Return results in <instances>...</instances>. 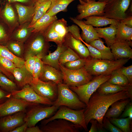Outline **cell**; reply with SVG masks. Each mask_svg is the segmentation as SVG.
I'll list each match as a JSON object with an SVG mask.
<instances>
[{
    "label": "cell",
    "instance_id": "cell-1",
    "mask_svg": "<svg viewBox=\"0 0 132 132\" xmlns=\"http://www.w3.org/2000/svg\"><path fill=\"white\" fill-rule=\"evenodd\" d=\"M132 91H123L103 94L96 91L91 96L88 105L85 109L84 114L87 126L91 119L96 120L102 125L104 117L112 104L117 101L128 98L132 99Z\"/></svg>",
    "mask_w": 132,
    "mask_h": 132
},
{
    "label": "cell",
    "instance_id": "cell-2",
    "mask_svg": "<svg viewBox=\"0 0 132 132\" xmlns=\"http://www.w3.org/2000/svg\"><path fill=\"white\" fill-rule=\"evenodd\" d=\"M130 59H100L90 57L84 67L87 71L92 76L110 75L114 71L123 66Z\"/></svg>",
    "mask_w": 132,
    "mask_h": 132
},
{
    "label": "cell",
    "instance_id": "cell-3",
    "mask_svg": "<svg viewBox=\"0 0 132 132\" xmlns=\"http://www.w3.org/2000/svg\"><path fill=\"white\" fill-rule=\"evenodd\" d=\"M58 95L52 105L60 107L66 106L71 109L78 110L85 108L86 105L80 100L76 94L69 86L63 83L57 84Z\"/></svg>",
    "mask_w": 132,
    "mask_h": 132
},
{
    "label": "cell",
    "instance_id": "cell-4",
    "mask_svg": "<svg viewBox=\"0 0 132 132\" xmlns=\"http://www.w3.org/2000/svg\"><path fill=\"white\" fill-rule=\"evenodd\" d=\"M85 109L76 110L65 106H61L52 116L42 121V125L55 119H61L66 120L74 124L80 126L85 131H88L84 114Z\"/></svg>",
    "mask_w": 132,
    "mask_h": 132
},
{
    "label": "cell",
    "instance_id": "cell-5",
    "mask_svg": "<svg viewBox=\"0 0 132 132\" xmlns=\"http://www.w3.org/2000/svg\"><path fill=\"white\" fill-rule=\"evenodd\" d=\"M31 39L25 46L23 58L25 60L30 56L37 57L41 59L48 52L50 45L43 33H33Z\"/></svg>",
    "mask_w": 132,
    "mask_h": 132
},
{
    "label": "cell",
    "instance_id": "cell-6",
    "mask_svg": "<svg viewBox=\"0 0 132 132\" xmlns=\"http://www.w3.org/2000/svg\"><path fill=\"white\" fill-rule=\"evenodd\" d=\"M111 75H101L93 77L89 82L78 86H69L75 92L79 99L87 106L92 95L103 83L107 81L111 77Z\"/></svg>",
    "mask_w": 132,
    "mask_h": 132
},
{
    "label": "cell",
    "instance_id": "cell-7",
    "mask_svg": "<svg viewBox=\"0 0 132 132\" xmlns=\"http://www.w3.org/2000/svg\"><path fill=\"white\" fill-rule=\"evenodd\" d=\"M60 70L63 76V83L69 86H78L90 81L93 76L89 73L84 66L76 70L67 68L59 64Z\"/></svg>",
    "mask_w": 132,
    "mask_h": 132
},
{
    "label": "cell",
    "instance_id": "cell-8",
    "mask_svg": "<svg viewBox=\"0 0 132 132\" xmlns=\"http://www.w3.org/2000/svg\"><path fill=\"white\" fill-rule=\"evenodd\" d=\"M67 22L63 18L54 22L43 33L46 41L54 42L57 45L63 44L68 32Z\"/></svg>",
    "mask_w": 132,
    "mask_h": 132
},
{
    "label": "cell",
    "instance_id": "cell-9",
    "mask_svg": "<svg viewBox=\"0 0 132 132\" xmlns=\"http://www.w3.org/2000/svg\"><path fill=\"white\" fill-rule=\"evenodd\" d=\"M59 107L54 105L43 106L39 104L34 106L26 113L25 122L28 127L35 126L39 121L53 116Z\"/></svg>",
    "mask_w": 132,
    "mask_h": 132
},
{
    "label": "cell",
    "instance_id": "cell-10",
    "mask_svg": "<svg viewBox=\"0 0 132 132\" xmlns=\"http://www.w3.org/2000/svg\"><path fill=\"white\" fill-rule=\"evenodd\" d=\"M131 0H111L107 3L103 16L121 21L128 16L126 11Z\"/></svg>",
    "mask_w": 132,
    "mask_h": 132
},
{
    "label": "cell",
    "instance_id": "cell-11",
    "mask_svg": "<svg viewBox=\"0 0 132 132\" xmlns=\"http://www.w3.org/2000/svg\"><path fill=\"white\" fill-rule=\"evenodd\" d=\"M40 96L53 102L58 95L57 84L52 82H44L39 79H33L29 84Z\"/></svg>",
    "mask_w": 132,
    "mask_h": 132
},
{
    "label": "cell",
    "instance_id": "cell-12",
    "mask_svg": "<svg viewBox=\"0 0 132 132\" xmlns=\"http://www.w3.org/2000/svg\"><path fill=\"white\" fill-rule=\"evenodd\" d=\"M38 104H39L28 102L12 96L0 104V117L18 112H25L27 107Z\"/></svg>",
    "mask_w": 132,
    "mask_h": 132
},
{
    "label": "cell",
    "instance_id": "cell-13",
    "mask_svg": "<svg viewBox=\"0 0 132 132\" xmlns=\"http://www.w3.org/2000/svg\"><path fill=\"white\" fill-rule=\"evenodd\" d=\"M107 2L96 1L92 0L87 2H83L78 4L77 8L79 14L75 18L81 20L86 17L91 15L103 16L104 9Z\"/></svg>",
    "mask_w": 132,
    "mask_h": 132
},
{
    "label": "cell",
    "instance_id": "cell-14",
    "mask_svg": "<svg viewBox=\"0 0 132 132\" xmlns=\"http://www.w3.org/2000/svg\"><path fill=\"white\" fill-rule=\"evenodd\" d=\"M11 94L12 97L28 102L50 106L52 105L53 102L39 95L29 84L26 85L21 90L13 91Z\"/></svg>",
    "mask_w": 132,
    "mask_h": 132
},
{
    "label": "cell",
    "instance_id": "cell-15",
    "mask_svg": "<svg viewBox=\"0 0 132 132\" xmlns=\"http://www.w3.org/2000/svg\"><path fill=\"white\" fill-rule=\"evenodd\" d=\"M80 126L66 120L55 119L40 127L42 132H78Z\"/></svg>",
    "mask_w": 132,
    "mask_h": 132
},
{
    "label": "cell",
    "instance_id": "cell-16",
    "mask_svg": "<svg viewBox=\"0 0 132 132\" xmlns=\"http://www.w3.org/2000/svg\"><path fill=\"white\" fill-rule=\"evenodd\" d=\"M25 112L20 111L0 117V132H11L25 122Z\"/></svg>",
    "mask_w": 132,
    "mask_h": 132
},
{
    "label": "cell",
    "instance_id": "cell-17",
    "mask_svg": "<svg viewBox=\"0 0 132 132\" xmlns=\"http://www.w3.org/2000/svg\"><path fill=\"white\" fill-rule=\"evenodd\" d=\"M132 41H115L110 47L115 60L132 59Z\"/></svg>",
    "mask_w": 132,
    "mask_h": 132
},
{
    "label": "cell",
    "instance_id": "cell-18",
    "mask_svg": "<svg viewBox=\"0 0 132 132\" xmlns=\"http://www.w3.org/2000/svg\"><path fill=\"white\" fill-rule=\"evenodd\" d=\"M63 44L74 51L81 58H87L90 57L87 47L80 40L74 37L69 32L66 36Z\"/></svg>",
    "mask_w": 132,
    "mask_h": 132
},
{
    "label": "cell",
    "instance_id": "cell-19",
    "mask_svg": "<svg viewBox=\"0 0 132 132\" xmlns=\"http://www.w3.org/2000/svg\"><path fill=\"white\" fill-rule=\"evenodd\" d=\"M70 19L81 29L82 31L80 35L81 37L86 43L89 44L93 41L101 38L92 25L86 24L83 21L77 20L75 18L71 17Z\"/></svg>",
    "mask_w": 132,
    "mask_h": 132
},
{
    "label": "cell",
    "instance_id": "cell-20",
    "mask_svg": "<svg viewBox=\"0 0 132 132\" xmlns=\"http://www.w3.org/2000/svg\"><path fill=\"white\" fill-rule=\"evenodd\" d=\"M39 79L44 82H52L57 84L63 82V74L60 70L44 64Z\"/></svg>",
    "mask_w": 132,
    "mask_h": 132
},
{
    "label": "cell",
    "instance_id": "cell-21",
    "mask_svg": "<svg viewBox=\"0 0 132 132\" xmlns=\"http://www.w3.org/2000/svg\"><path fill=\"white\" fill-rule=\"evenodd\" d=\"M12 74L17 86L22 88L30 84L33 79L32 75L26 69L24 65L21 67H15Z\"/></svg>",
    "mask_w": 132,
    "mask_h": 132
},
{
    "label": "cell",
    "instance_id": "cell-22",
    "mask_svg": "<svg viewBox=\"0 0 132 132\" xmlns=\"http://www.w3.org/2000/svg\"><path fill=\"white\" fill-rule=\"evenodd\" d=\"M67 48L63 44L57 45V49L54 52L52 53H49L48 54L43 56L41 59L44 64L60 70L59 59L61 54Z\"/></svg>",
    "mask_w": 132,
    "mask_h": 132
},
{
    "label": "cell",
    "instance_id": "cell-23",
    "mask_svg": "<svg viewBox=\"0 0 132 132\" xmlns=\"http://www.w3.org/2000/svg\"><path fill=\"white\" fill-rule=\"evenodd\" d=\"M57 19L56 15L51 16L46 12L29 28L32 29V33H43L51 24Z\"/></svg>",
    "mask_w": 132,
    "mask_h": 132
},
{
    "label": "cell",
    "instance_id": "cell-24",
    "mask_svg": "<svg viewBox=\"0 0 132 132\" xmlns=\"http://www.w3.org/2000/svg\"><path fill=\"white\" fill-rule=\"evenodd\" d=\"M14 4L18 14L19 22L21 24L33 18L35 12L34 5L27 6L20 3L15 2Z\"/></svg>",
    "mask_w": 132,
    "mask_h": 132
},
{
    "label": "cell",
    "instance_id": "cell-25",
    "mask_svg": "<svg viewBox=\"0 0 132 132\" xmlns=\"http://www.w3.org/2000/svg\"><path fill=\"white\" fill-rule=\"evenodd\" d=\"M94 28L101 38L104 39L108 47H110L115 41L117 25L111 24L108 27L104 28L96 27Z\"/></svg>",
    "mask_w": 132,
    "mask_h": 132
},
{
    "label": "cell",
    "instance_id": "cell-26",
    "mask_svg": "<svg viewBox=\"0 0 132 132\" xmlns=\"http://www.w3.org/2000/svg\"><path fill=\"white\" fill-rule=\"evenodd\" d=\"M86 20L83 21L86 24L96 27H102L109 24L117 25L120 22L118 20L109 18L104 16L91 15L84 18Z\"/></svg>",
    "mask_w": 132,
    "mask_h": 132
},
{
    "label": "cell",
    "instance_id": "cell-27",
    "mask_svg": "<svg viewBox=\"0 0 132 132\" xmlns=\"http://www.w3.org/2000/svg\"><path fill=\"white\" fill-rule=\"evenodd\" d=\"M131 99L130 98H128L114 102L111 106L110 108L108 110L104 117L107 118H117L121 114Z\"/></svg>",
    "mask_w": 132,
    "mask_h": 132
},
{
    "label": "cell",
    "instance_id": "cell-28",
    "mask_svg": "<svg viewBox=\"0 0 132 132\" xmlns=\"http://www.w3.org/2000/svg\"><path fill=\"white\" fill-rule=\"evenodd\" d=\"M123 91H132V86H121L106 81L101 84L96 90L99 93L103 94L114 93Z\"/></svg>",
    "mask_w": 132,
    "mask_h": 132
},
{
    "label": "cell",
    "instance_id": "cell-29",
    "mask_svg": "<svg viewBox=\"0 0 132 132\" xmlns=\"http://www.w3.org/2000/svg\"><path fill=\"white\" fill-rule=\"evenodd\" d=\"M75 0H51L50 7L46 12L51 16H53L60 12H66L67 11L69 5Z\"/></svg>",
    "mask_w": 132,
    "mask_h": 132
},
{
    "label": "cell",
    "instance_id": "cell-30",
    "mask_svg": "<svg viewBox=\"0 0 132 132\" xmlns=\"http://www.w3.org/2000/svg\"><path fill=\"white\" fill-rule=\"evenodd\" d=\"M51 3V0H47L34 5V14L28 28L33 24L46 13L50 7Z\"/></svg>",
    "mask_w": 132,
    "mask_h": 132
},
{
    "label": "cell",
    "instance_id": "cell-31",
    "mask_svg": "<svg viewBox=\"0 0 132 132\" xmlns=\"http://www.w3.org/2000/svg\"><path fill=\"white\" fill-rule=\"evenodd\" d=\"M117 25L115 41H132V27H129L120 22Z\"/></svg>",
    "mask_w": 132,
    "mask_h": 132
},
{
    "label": "cell",
    "instance_id": "cell-32",
    "mask_svg": "<svg viewBox=\"0 0 132 132\" xmlns=\"http://www.w3.org/2000/svg\"><path fill=\"white\" fill-rule=\"evenodd\" d=\"M0 56L11 61L16 67H21L24 65L25 60L24 59L15 55L6 46L0 45Z\"/></svg>",
    "mask_w": 132,
    "mask_h": 132
},
{
    "label": "cell",
    "instance_id": "cell-33",
    "mask_svg": "<svg viewBox=\"0 0 132 132\" xmlns=\"http://www.w3.org/2000/svg\"><path fill=\"white\" fill-rule=\"evenodd\" d=\"M80 41L88 48L91 57L98 59L115 60L112 53H106L99 50L85 43L82 39Z\"/></svg>",
    "mask_w": 132,
    "mask_h": 132
},
{
    "label": "cell",
    "instance_id": "cell-34",
    "mask_svg": "<svg viewBox=\"0 0 132 132\" xmlns=\"http://www.w3.org/2000/svg\"><path fill=\"white\" fill-rule=\"evenodd\" d=\"M110 83L123 86H130L127 78L124 75L115 70L111 74V76L107 81Z\"/></svg>",
    "mask_w": 132,
    "mask_h": 132
},
{
    "label": "cell",
    "instance_id": "cell-35",
    "mask_svg": "<svg viewBox=\"0 0 132 132\" xmlns=\"http://www.w3.org/2000/svg\"><path fill=\"white\" fill-rule=\"evenodd\" d=\"M107 118L112 124L120 129L122 132H131L130 125L132 119L129 117H127L121 118Z\"/></svg>",
    "mask_w": 132,
    "mask_h": 132
},
{
    "label": "cell",
    "instance_id": "cell-36",
    "mask_svg": "<svg viewBox=\"0 0 132 132\" xmlns=\"http://www.w3.org/2000/svg\"><path fill=\"white\" fill-rule=\"evenodd\" d=\"M81 57L74 51L69 47L65 50L61 54L59 59L60 64L63 65L66 63L72 61Z\"/></svg>",
    "mask_w": 132,
    "mask_h": 132
},
{
    "label": "cell",
    "instance_id": "cell-37",
    "mask_svg": "<svg viewBox=\"0 0 132 132\" xmlns=\"http://www.w3.org/2000/svg\"><path fill=\"white\" fill-rule=\"evenodd\" d=\"M23 43L13 40L8 43L6 47L15 55L23 58L24 47Z\"/></svg>",
    "mask_w": 132,
    "mask_h": 132
},
{
    "label": "cell",
    "instance_id": "cell-38",
    "mask_svg": "<svg viewBox=\"0 0 132 132\" xmlns=\"http://www.w3.org/2000/svg\"><path fill=\"white\" fill-rule=\"evenodd\" d=\"M0 87L4 90L10 93L17 90V86L13 81L0 72Z\"/></svg>",
    "mask_w": 132,
    "mask_h": 132
},
{
    "label": "cell",
    "instance_id": "cell-39",
    "mask_svg": "<svg viewBox=\"0 0 132 132\" xmlns=\"http://www.w3.org/2000/svg\"><path fill=\"white\" fill-rule=\"evenodd\" d=\"M28 27L24 26L18 29L13 35V40L22 43L26 40L30 33V28Z\"/></svg>",
    "mask_w": 132,
    "mask_h": 132
},
{
    "label": "cell",
    "instance_id": "cell-40",
    "mask_svg": "<svg viewBox=\"0 0 132 132\" xmlns=\"http://www.w3.org/2000/svg\"><path fill=\"white\" fill-rule=\"evenodd\" d=\"M0 66L8 72L9 78L12 81L14 78L12 73L16 67L14 64L9 60L0 56Z\"/></svg>",
    "mask_w": 132,
    "mask_h": 132
},
{
    "label": "cell",
    "instance_id": "cell-41",
    "mask_svg": "<svg viewBox=\"0 0 132 132\" xmlns=\"http://www.w3.org/2000/svg\"><path fill=\"white\" fill-rule=\"evenodd\" d=\"M89 57L87 58H80L76 60L66 63L63 66L71 70H77L85 66Z\"/></svg>",
    "mask_w": 132,
    "mask_h": 132
},
{
    "label": "cell",
    "instance_id": "cell-42",
    "mask_svg": "<svg viewBox=\"0 0 132 132\" xmlns=\"http://www.w3.org/2000/svg\"><path fill=\"white\" fill-rule=\"evenodd\" d=\"M11 4L7 3L5 6L3 13L5 18L7 21L12 23L15 22L16 18Z\"/></svg>",
    "mask_w": 132,
    "mask_h": 132
},
{
    "label": "cell",
    "instance_id": "cell-43",
    "mask_svg": "<svg viewBox=\"0 0 132 132\" xmlns=\"http://www.w3.org/2000/svg\"><path fill=\"white\" fill-rule=\"evenodd\" d=\"M44 65V63L41 59L35 56V62L33 74V79H39L42 71Z\"/></svg>",
    "mask_w": 132,
    "mask_h": 132
},
{
    "label": "cell",
    "instance_id": "cell-44",
    "mask_svg": "<svg viewBox=\"0 0 132 132\" xmlns=\"http://www.w3.org/2000/svg\"><path fill=\"white\" fill-rule=\"evenodd\" d=\"M89 44L100 51L112 53L110 47L106 46L104 44V42L100 39L94 40Z\"/></svg>",
    "mask_w": 132,
    "mask_h": 132
},
{
    "label": "cell",
    "instance_id": "cell-45",
    "mask_svg": "<svg viewBox=\"0 0 132 132\" xmlns=\"http://www.w3.org/2000/svg\"><path fill=\"white\" fill-rule=\"evenodd\" d=\"M125 76L128 79L130 84L132 85V65L127 66H123L115 70Z\"/></svg>",
    "mask_w": 132,
    "mask_h": 132
},
{
    "label": "cell",
    "instance_id": "cell-46",
    "mask_svg": "<svg viewBox=\"0 0 132 132\" xmlns=\"http://www.w3.org/2000/svg\"><path fill=\"white\" fill-rule=\"evenodd\" d=\"M102 125L104 128L111 132H123L120 129L112 124L107 118L103 117Z\"/></svg>",
    "mask_w": 132,
    "mask_h": 132
},
{
    "label": "cell",
    "instance_id": "cell-47",
    "mask_svg": "<svg viewBox=\"0 0 132 132\" xmlns=\"http://www.w3.org/2000/svg\"><path fill=\"white\" fill-rule=\"evenodd\" d=\"M89 122L91 123V126L89 132H105L102 125L99 123L95 119L91 120Z\"/></svg>",
    "mask_w": 132,
    "mask_h": 132
},
{
    "label": "cell",
    "instance_id": "cell-48",
    "mask_svg": "<svg viewBox=\"0 0 132 132\" xmlns=\"http://www.w3.org/2000/svg\"><path fill=\"white\" fill-rule=\"evenodd\" d=\"M35 62V56H30L25 60L24 65L26 69L33 75Z\"/></svg>",
    "mask_w": 132,
    "mask_h": 132
},
{
    "label": "cell",
    "instance_id": "cell-49",
    "mask_svg": "<svg viewBox=\"0 0 132 132\" xmlns=\"http://www.w3.org/2000/svg\"><path fill=\"white\" fill-rule=\"evenodd\" d=\"M68 32L75 38L80 40L82 39L80 33V29L76 25H72L68 26Z\"/></svg>",
    "mask_w": 132,
    "mask_h": 132
},
{
    "label": "cell",
    "instance_id": "cell-50",
    "mask_svg": "<svg viewBox=\"0 0 132 132\" xmlns=\"http://www.w3.org/2000/svg\"><path fill=\"white\" fill-rule=\"evenodd\" d=\"M129 103L126 107L123 112L121 115V118H124L127 117L132 119V103Z\"/></svg>",
    "mask_w": 132,
    "mask_h": 132
},
{
    "label": "cell",
    "instance_id": "cell-51",
    "mask_svg": "<svg viewBox=\"0 0 132 132\" xmlns=\"http://www.w3.org/2000/svg\"><path fill=\"white\" fill-rule=\"evenodd\" d=\"M10 3L18 2L27 6L34 5V0H7Z\"/></svg>",
    "mask_w": 132,
    "mask_h": 132
},
{
    "label": "cell",
    "instance_id": "cell-52",
    "mask_svg": "<svg viewBox=\"0 0 132 132\" xmlns=\"http://www.w3.org/2000/svg\"><path fill=\"white\" fill-rule=\"evenodd\" d=\"M11 93L8 92L0 88V104L11 97Z\"/></svg>",
    "mask_w": 132,
    "mask_h": 132
},
{
    "label": "cell",
    "instance_id": "cell-53",
    "mask_svg": "<svg viewBox=\"0 0 132 132\" xmlns=\"http://www.w3.org/2000/svg\"><path fill=\"white\" fill-rule=\"evenodd\" d=\"M120 22L129 27H132V15H128L126 18Z\"/></svg>",
    "mask_w": 132,
    "mask_h": 132
},
{
    "label": "cell",
    "instance_id": "cell-54",
    "mask_svg": "<svg viewBox=\"0 0 132 132\" xmlns=\"http://www.w3.org/2000/svg\"><path fill=\"white\" fill-rule=\"evenodd\" d=\"M28 127L27 123L25 122L23 124L16 128L11 132H25Z\"/></svg>",
    "mask_w": 132,
    "mask_h": 132
},
{
    "label": "cell",
    "instance_id": "cell-55",
    "mask_svg": "<svg viewBox=\"0 0 132 132\" xmlns=\"http://www.w3.org/2000/svg\"><path fill=\"white\" fill-rule=\"evenodd\" d=\"M7 34L3 27L0 24V41L7 37Z\"/></svg>",
    "mask_w": 132,
    "mask_h": 132
},
{
    "label": "cell",
    "instance_id": "cell-56",
    "mask_svg": "<svg viewBox=\"0 0 132 132\" xmlns=\"http://www.w3.org/2000/svg\"><path fill=\"white\" fill-rule=\"evenodd\" d=\"M25 132H42L40 128L37 126L28 127Z\"/></svg>",
    "mask_w": 132,
    "mask_h": 132
},
{
    "label": "cell",
    "instance_id": "cell-57",
    "mask_svg": "<svg viewBox=\"0 0 132 132\" xmlns=\"http://www.w3.org/2000/svg\"><path fill=\"white\" fill-rule=\"evenodd\" d=\"M47 0H34V5L40 3Z\"/></svg>",
    "mask_w": 132,
    "mask_h": 132
},
{
    "label": "cell",
    "instance_id": "cell-58",
    "mask_svg": "<svg viewBox=\"0 0 132 132\" xmlns=\"http://www.w3.org/2000/svg\"><path fill=\"white\" fill-rule=\"evenodd\" d=\"M92 0H79V1L80 3H82L83 2H87L89 1Z\"/></svg>",
    "mask_w": 132,
    "mask_h": 132
},
{
    "label": "cell",
    "instance_id": "cell-59",
    "mask_svg": "<svg viewBox=\"0 0 132 132\" xmlns=\"http://www.w3.org/2000/svg\"><path fill=\"white\" fill-rule=\"evenodd\" d=\"M111 0H98V1L100 2H105L108 3Z\"/></svg>",
    "mask_w": 132,
    "mask_h": 132
},
{
    "label": "cell",
    "instance_id": "cell-60",
    "mask_svg": "<svg viewBox=\"0 0 132 132\" xmlns=\"http://www.w3.org/2000/svg\"><path fill=\"white\" fill-rule=\"evenodd\" d=\"M2 72V71L1 70V68H0V72H1H1Z\"/></svg>",
    "mask_w": 132,
    "mask_h": 132
},
{
    "label": "cell",
    "instance_id": "cell-61",
    "mask_svg": "<svg viewBox=\"0 0 132 132\" xmlns=\"http://www.w3.org/2000/svg\"><path fill=\"white\" fill-rule=\"evenodd\" d=\"M1 0H0V2L1 1Z\"/></svg>",
    "mask_w": 132,
    "mask_h": 132
}]
</instances>
